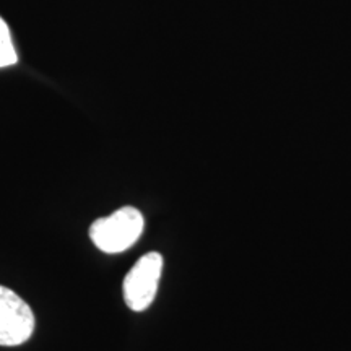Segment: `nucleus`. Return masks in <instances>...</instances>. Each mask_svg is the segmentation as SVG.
I'll list each match as a JSON object with an SVG mask.
<instances>
[{"instance_id": "obj_1", "label": "nucleus", "mask_w": 351, "mask_h": 351, "mask_svg": "<svg viewBox=\"0 0 351 351\" xmlns=\"http://www.w3.org/2000/svg\"><path fill=\"white\" fill-rule=\"evenodd\" d=\"M145 219L135 207H122L109 217L95 219L90 226V238L99 251L119 254L130 249L142 236Z\"/></svg>"}, {"instance_id": "obj_3", "label": "nucleus", "mask_w": 351, "mask_h": 351, "mask_svg": "<svg viewBox=\"0 0 351 351\" xmlns=\"http://www.w3.org/2000/svg\"><path fill=\"white\" fill-rule=\"evenodd\" d=\"M33 309L23 298L0 285V346H19L33 335Z\"/></svg>"}, {"instance_id": "obj_4", "label": "nucleus", "mask_w": 351, "mask_h": 351, "mask_svg": "<svg viewBox=\"0 0 351 351\" xmlns=\"http://www.w3.org/2000/svg\"><path fill=\"white\" fill-rule=\"evenodd\" d=\"M16 62H19V56L13 46L10 29H8L5 20L0 16V69L10 67Z\"/></svg>"}, {"instance_id": "obj_2", "label": "nucleus", "mask_w": 351, "mask_h": 351, "mask_svg": "<svg viewBox=\"0 0 351 351\" xmlns=\"http://www.w3.org/2000/svg\"><path fill=\"white\" fill-rule=\"evenodd\" d=\"M161 271H163V256L158 252L145 254L132 267L122 285L124 301L130 311L142 313L152 306L160 285Z\"/></svg>"}]
</instances>
